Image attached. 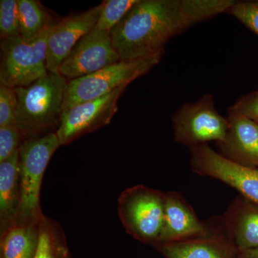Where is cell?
<instances>
[{
	"instance_id": "obj_2",
	"label": "cell",
	"mask_w": 258,
	"mask_h": 258,
	"mask_svg": "<svg viewBox=\"0 0 258 258\" xmlns=\"http://www.w3.org/2000/svg\"><path fill=\"white\" fill-rule=\"evenodd\" d=\"M68 82L61 75L49 72L30 86L15 88L18 101L16 125L25 140L57 130Z\"/></svg>"
},
{
	"instance_id": "obj_9",
	"label": "cell",
	"mask_w": 258,
	"mask_h": 258,
	"mask_svg": "<svg viewBox=\"0 0 258 258\" xmlns=\"http://www.w3.org/2000/svg\"><path fill=\"white\" fill-rule=\"evenodd\" d=\"M127 86H120L105 96L62 112L60 125L55 132L61 146L68 145L85 134L109 124L118 111V99Z\"/></svg>"
},
{
	"instance_id": "obj_13",
	"label": "cell",
	"mask_w": 258,
	"mask_h": 258,
	"mask_svg": "<svg viewBox=\"0 0 258 258\" xmlns=\"http://www.w3.org/2000/svg\"><path fill=\"white\" fill-rule=\"evenodd\" d=\"M229 128L219 154L239 165L258 168V123L245 115L228 111Z\"/></svg>"
},
{
	"instance_id": "obj_4",
	"label": "cell",
	"mask_w": 258,
	"mask_h": 258,
	"mask_svg": "<svg viewBox=\"0 0 258 258\" xmlns=\"http://www.w3.org/2000/svg\"><path fill=\"white\" fill-rule=\"evenodd\" d=\"M53 25L30 38L2 39L0 84L26 87L48 74L47 42Z\"/></svg>"
},
{
	"instance_id": "obj_22",
	"label": "cell",
	"mask_w": 258,
	"mask_h": 258,
	"mask_svg": "<svg viewBox=\"0 0 258 258\" xmlns=\"http://www.w3.org/2000/svg\"><path fill=\"white\" fill-rule=\"evenodd\" d=\"M226 13L237 19L258 36V0L235 1Z\"/></svg>"
},
{
	"instance_id": "obj_23",
	"label": "cell",
	"mask_w": 258,
	"mask_h": 258,
	"mask_svg": "<svg viewBox=\"0 0 258 258\" xmlns=\"http://www.w3.org/2000/svg\"><path fill=\"white\" fill-rule=\"evenodd\" d=\"M18 104L15 88L0 84V127L16 125Z\"/></svg>"
},
{
	"instance_id": "obj_19",
	"label": "cell",
	"mask_w": 258,
	"mask_h": 258,
	"mask_svg": "<svg viewBox=\"0 0 258 258\" xmlns=\"http://www.w3.org/2000/svg\"><path fill=\"white\" fill-rule=\"evenodd\" d=\"M20 35L30 38L39 35L50 24L49 16L40 2L18 0Z\"/></svg>"
},
{
	"instance_id": "obj_14",
	"label": "cell",
	"mask_w": 258,
	"mask_h": 258,
	"mask_svg": "<svg viewBox=\"0 0 258 258\" xmlns=\"http://www.w3.org/2000/svg\"><path fill=\"white\" fill-rule=\"evenodd\" d=\"M222 234L239 251L258 247V204L240 195L218 220Z\"/></svg>"
},
{
	"instance_id": "obj_7",
	"label": "cell",
	"mask_w": 258,
	"mask_h": 258,
	"mask_svg": "<svg viewBox=\"0 0 258 258\" xmlns=\"http://www.w3.org/2000/svg\"><path fill=\"white\" fill-rule=\"evenodd\" d=\"M174 140L189 149L210 142L221 143L229 128L227 117L217 111L211 94L204 95L195 103H186L172 116Z\"/></svg>"
},
{
	"instance_id": "obj_8",
	"label": "cell",
	"mask_w": 258,
	"mask_h": 258,
	"mask_svg": "<svg viewBox=\"0 0 258 258\" xmlns=\"http://www.w3.org/2000/svg\"><path fill=\"white\" fill-rule=\"evenodd\" d=\"M195 174L217 179L237 189L240 195L258 204V168L239 165L202 144L190 149Z\"/></svg>"
},
{
	"instance_id": "obj_12",
	"label": "cell",
	"mask_w": 258,
	"mask_h": 258,
	"mask_svg": "<svg viewBox=\"0 0 258 258\" xmlns=\"http://www.w3.org/2000/svg\"><path fill=\"white\" fill-rule=\"evenodd\" d=\"M212 231V224L200 220L181 194L165 192L164 220L157 243L181 242L205 237Z\"/></svg>"
},
{
	"instance_id": "obj_26",
	"label": "cell",
	"mask_w": 258,
	"mask_h": 258,
	"mask_svg": "<svg viewBox=\"0 0 258 258\" xmlns=\"http://www.w3.org/2000/svg\"><path fill=\"white\" fill-rule=\"evenodd\" d=\"M241 258H258V247L240 251Z\"/></svg>"
},
{
	"instance_id": "obj_18",
	"label": "cell",
	"mask_w": 258,
	"mask_h": 258,
	"mask_svg": "<svg viewBox=\"0 0 258 258\" xmlns=\"http://www.w3.org/2000/svg\"><path fill=\"white\" fill-rule=\"evenodd\" d=\"M33 258H70L67 239L60 224L44 215L39 227V240Z\"/></svg>"
},
{
	"instance_id": "obj_16",
	"label": "cell",
	"mask_w": 258,
	"mask_h": 258,
	"mask_svg": "<svg viewBox=\"0 0 258 258\" xmlns=\"http://www.w3.org/2000/svg\"><path fill=\"white\" fill-rule=\"evenodd\" d=\"M20 204L18 151L0 162V234L18 221Z\"/></svg>"
},
{
	"instance_id": "obj_21",
	"label": "cell",
	"mask_w": 258,
	"mask_h": 258,
	"mask_svg": "<svg viewBox=\"0 0 258 258\" xmlns=\"http://www.w3.org/2000/svg\"><path fill=\"white\" fill-rule=\"evenodd\" d=\"M0 35L2 39L20 36L18 0L0 1Z\"/></svg>"
},
{
	"instance_id": "obj_11",
	"label": "cell",
	"mask_w": 258,
	"mask_h": 258,
	"mask_svg": "<svg viewBox=\"0 0 258 258\" xmlns=\"http://www.w3.org/2000/svg\"><path fill=\"white\" fill-rule=\"evenodd\" d=\"M101 4L82 14L70 16L55 24L47 42V69L58 74L59 67L78 42L94 29L101 13Z\"/></svg>"
},
{
	"instance_id": "obj_5",
	"label": "cell",
	"mask_w": 258,
	"mask_h": 258,
	"mask_svg": "<svg viewBox=\"0 0 258 258\" xmlns=\"http://www.w3.org/2000/svg\"><path fill=\"white\" fill-rule=\"evenodd\" d=\"M165 192L143 184L123 190L118 199V217L125 232L135 240L157 243L164 220Z\"/></svg>"
},
{
	"instance_id": "obj_15",
	"label": "cell",
	"mask_w": 258,
	"mask_h": 258,
	"mask_svg": "<svg viewBox=\"0 0 258 258\" xmlns=\"http://www.w3.org/2000/svg\"><path fill=\"white\" fill-rule=\"evenodd\" d=\"M212 224L213 231L205 237L152 246L164 258H240V251L222 234L218 220L217 225Z\"/></svg>"
},
{
	"instance_id": "obj_10",
	"label": "cell",
	"mask_w": 258,
	"mask_h": 258,
	"mask_svg": "<svg viewBox=\"0 0 258 258\" xmlns=\"http://www.w3.org/2000/svg\"><path fill=\"white\" fill-rule=\"evenodd\" d=\"M111 32L95 28L81 39L62 61L58 74L68 81L94 74L120 61Z\"/></svg>"
},
{
	"instance_id": "obj_27",
	"label": "cell",
	"mask_w": 258,
	"mask_h": 258,
	"mask_svg": "<svg viewBox=\"0 0 258 258\" xmlns=\"http://www.w3.org/2000/svg\"><path fill=\"white\" fill-rule=\"evenodd\" d=\"M241 258V257H240Z\"/></svg>"
},
{
	"instance_id": "obj_25",
	"label": "cell",
	"mask_w": 258,
	"mask_h": 258,
	"mask_svg": "<svg viewBox=\"0 0 258 258\" xmlns=\"http://www.w3.org/2000/svg\"><path fill=\"white\" fill-rule=\"evenodd\" d=\"M227 111L240 113L258 123V90L241 97Z\"/></svg>"
},
{
	"instance_id": "obj_6",
	"label": "cell",
	"mask_w": 258,
	"mask_h": 258,
	"mask_svg": "<svg viewBox=\"0 0 258 258\" xmlns=\"http://www.w3.org/2000/svg\"><path fill=\"white\" fill-rule=\"evenodd\" d=\"M163 55L164 52L137 60H120L94 74L69 81L62 112L105 96L120 86H128L159 64Z\"/></svg>"
},
{
	"instance_id": "obj_3",
	"label": "cell",
	"mask_w": 258,
	"mask_h": 258,
	"mask_svg": "<svg viewBox=\"0 0 258 258\" xmlns=\"http://www.w3.org/2000/svg\"><path fill=\"white\" fill-rule=\"evenodd\" d=\"M55 132L25 139L19 149L21 204L17 222L40 223L44 214L40 192L44 174L51 158L59 147Z\"/></svg>"
},
{
	"instance_id": "obj_24",
	"label": "cell",
	"mask_w": 258,
	"mask_h": 258,
	"mask_svg": "<svg viewBox=\"0 0 258 258\" xmlns=\"http://www.w3.org/2000/svg\"><path fill=\"white\" fill-rule=\"evenodd\" d=\"M25 138L17 125L0 127V162L18 152Z\"/></svg>"
},
{
	"instance_id": "obj_17",
	"label": "cell",
	"mask_w": 258,
	"mask_h": 258,
	"mask_svg": "<svg viewBox=\"0 0 258 258\" xmlns=\"http://www.w3.org/2000/svg\"><path fill=\"white\" fill-rule=\"evenodd\" d=\"M40 223L16 222L0 234L1 258H33L38 244Z\"/></svg>"
},
{
	"instance_id": "obj_20",
	"label": "cell",
	"mask_w": 258,
	"mask_h": 258,
	"mask_svg": "<svg viewBox=\"0 0 258 258\" xmlns=\"http://www.w3.org/2000/svg\"><path fill=\"white\" fill-rule=\"evenodd\" d=\"M138 0H106L101 3V13L95 28L111 32Z\"/></svg>"
},
{
	"instance_id": "obj_1",
	"label": "cell",
	"mask_w": 258,
	"mask_h": 258,
	"mask_svg": "<svg viewBox=\"0 0 258 258\" xmlns=\"http://www.w3.org/2000/svg\"><path fill=\"white\" fill-rule=\"evenodd\" d=\"M233 0H138L112 29V43L120 60L164 52L166 42L191 27L226 13Z\"/></svg>"
}]
</instances>
